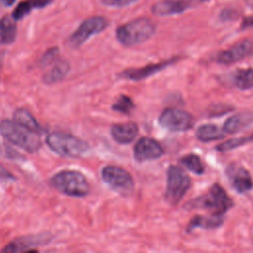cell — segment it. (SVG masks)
<instances>
[{
  "mask_svg": "<svg viewBox=\"0 0 253 253\" xmlns=\"http://www.w3.org/2000/svg\"><path fill=\"white\" fill-rule=\"evenodd\" d=\"M0 133L11 143L25 151L36 152L41 147V139L38 132L16 121H2L0 123Z\"/></svg>",
  "mask_w": 253,
  "mask_h": 253,
  "instance_id": "obj_1",
  "label": "cell"
},
{
  "mask_svg": "<svg viewBox=\"0 0 253 253\" xmlns=\"http://www.w3.org/2000/svg\"><path fill=\"white\" fill-rule=\"evenodd\" d=\"M155 32V25L148 18L140 17L125 23L116 31L117 40L126 46H131L147 41Z\"/></svg>",
  "mask_w": 253,
  "mask_h": 253,
  "instance_id": "obj_2",
  "label": "cell"
},
{
  "mask_svg": "<svg viewBox=\"0 0 253 253\" xmlns=\"http://www.w3.org/2000/svg\"><path fill=\"white\" fill-rule=\"evenodd\" d=\"M46 144L55 153L73 158L82 156L89 149L86 141L64 132H52L48 134L46 136Z\"/></svg>",
  "mask_w": 253,
  "mask_h": 253,
  "instance_id": "obj_3",
  "label": "cell"
},
{
  "mask_svg": "<svg viewBox=\"0 0 253 253\" xmlns=\"http://www.w3.org/2000/svg\"><path fill=\"white\" fill-rule=\"evenodd\" d=\"M50 182L59 192L71 197H84L90 190L85 176L74 170L60 171L51 178Z\"/></svg>",
  "mask_w": 253,
  "mask_h": 253,
  "instance_id": "obj_4",
  "label": "cell"
},
{
  "mask_svg": "<svg viewBox=\"0 0 253 253\" xmlns=\"http://www.w3.org/2000/svg\"><path fill=\"white\" fill-rule=\"evenodd\" d=\"M231 206L232 201L218 184L212 185L205 196L197 199L195 203L192 204V207L194 208L210 210L214 215L223 214L231 208Z\"/></svg>",
  "mask_w": 253,
  "mask_h": 253,
  "instance_id": "obj_5",
  "label": "cell"
},
{
  "mask_svg": "<svg viewBox=\"0 0 253 253\" xmlns=\"http://www.w3.org/2000/svg\"><path fill=\"white\" fill-rule=\"evenodd\" d=\"M109 25L107 18L103 16H92L85 19L78 28L68 38V44L73 47H78L88 41L94 35L104 31Z\"/></svg>",
  "mask_w": 253,
  "mask_h": 253,
  "instance_id": "obj_6",
  "label": "cell"
},
{
  "mask_svg": "<svg viewBox=\"0 0 253 253\" xmlns=\"http://www.w3.org/2000/svg\"><path fill=\"white\" fill-rule=\"evenodd\" d=\"M190 187L188 175L177 166H170L167 171V186L165 192L166 200L172 204H177L186 194Z\"/></svg>",
  "mask_w": 253,
  "mask_h": 253,
  "instance_id": "obj_7",
  "label": "cell"
},
{
  "mask_svg": "<svg viewBox=\"0 0 253 253\" xmlns=\"http://www.w3.org/2000/svg\"><path fill=\"white\" fill-rule=\"evenodd\" d=\"M159 123L168 130L185 131L193 126L194 120L193 117L184 110L168 108L160 115Z\"/></svg>",
  "mask_w": 253,
  "mask_h": 253,
  "instance_id": "obj_8",
  "label": "cell"
},
{
  "mask_svg": "<svg viewBox=\"0 0 253 253\" xmlns=\"http://www.w3.org/2000/svg\"><path fill=\"white\" fill-rule=\"evenodd\" d=\"M102 178L109 187L121 193H128L133 188V181L130 174L118 166L104 167Z\"/></svg>",
  "mask_w": 253,
  "mask_h": 253,
  "instance_id": "obj_9",
  "label": "cell"
},
{
  "mask_svg": "<svg viewBox=\"0 0 253 253\" xmlns=\"http://www.w3.org/2000/svg\"><path fill=\"white\" fill-rule=\"evenodd\" d=\"M163 154L161 145L151 137H141L134 145L133 155L134 158L139 161H148L159 158Z\"/></svg>",
  "mask_w": 253,
  "mask_h": 253,
  "instance_id": "obj_10",
  "label": "cell"
},
{
  "mask_svg": "<svg viewBox=\"0 0 253 253\" xmlns=\"http://www.w3.org/2000/svg\"><path fill=\"white\" fill-rule=\"evenodd\" d=\"M251 55H253V42L244 40L235 43L228 49L219 52L217 61L225 64L233 63Z\"/></svg>",
  "mask_w": 253,
  "mask_h": 253,
  "instance_id": "obj_11",
  "label": "cell"
},
{
  "mask_svg": "<svg viewBox=\"0 0 253 253\" xmlns=\"http://www.w3.org/2000/svg\"><path fill=\"white\" fill-rule=\"evenodd\" d=\"M227 176L231 181L233 188L240 193L249 191L253 186V181L249 172L242 166H230L227 170Z\"/></svg>",
  "mask_w": 253,
  "mask_h": 253,
  "instance_id": "obj_12",
  "label": "cell"
},
{
  "mask_svg": "<svg viewBox=\"0 0 253 253\" xmlns=\"http://www.w3.org/2000/svg\"><path fill=\"white\" fill-rule=\"evenodd\" d=\"M138 132L137 125L128 122L124 124H117L114 125L111 128V134L113 138L119 143H129L133 140Z\"/></svg>",
  "mask_w": 253,
  "mask_h": 253,
  "instance_id": "obj_13",
  "label": "cell"
},
{
  "mask_svg": "<svg viewBox=\"0 0 253 253\" xmlns=\"http://www.w3.org/2000/svg\"><path fill=\"white\" fill-rule=\"evenodd\" d=\"M189 6V3L186 0H161L156 2L151 10L152 13L159 16H167L178 14L186 10Z\"/></svg>",
  "mask_w": 253,
  "mask_h": 253,
  "instance_id": "obj_14",
  "label": "cell"
},
{
  "mask_svg": "<svg viewBox=\"0 0 253 253\" xmlns=\"http://www.w3.org/2000/svg\"><path fill=\"white\" fill-rule=\"evenodd\" d=\"M173 60H168V61H163V62H159L156 64H150V65H146L144 67L141 68H136V69H128L126 70L122 73V76L127 79H131V80H140L143 79L145 77H148L156 72H158L159 70L165 68L167 65H169Z\"/></svg>",
  "mask_w": 253,
  "mask_h": 253,
  "instance_id": "obj_15",
  "label": "cell"
},
{
  "mask_svg": "<svg viewBox=\"0 0 253 253\" xmlns=\"http://www.w3.org/2000/svg\"><path fill=\"white\" fill-rule=\"evenodd\" d=\"M17 36L16 20L9 15H5L0 19V43H12Z\"/></svg>",
  "mask_w": 253,
  "mask_h": 253,
  "instance_id": "obj_16",
  "label": "cell"
},
{
  "mask_svg": "<svg viewBox=\"0 0 253 253\" xmlns=\"http://www.w3.org/2000/svg\"><path fill=\"white\" fill-rule=\"evenodd\" d=\"M53 0H23L14 9L12 17L18 21L30 14L34 9H42L49 5Z\"/></svg>",
  "mask_w": 253,
  "mask_h": 253,
  "instance_id": "obj_17",
  "label": "cell"
},
{
  "mask_svg": "<svg viewBox=\"0 0 253 253\" xmlns=\"http://www.w3.org/2000/svg\"><path fill=\"white\" fill-rule=\"evenodd\" d=\"M253 121V116L249 113H241L230 117L223 126V130L227 133L240 131Z\"/></svg>",
  "mask_w": 253,
  "mask_h": 253,
  "instance_id": "obj_18",
  "label": "cell"
},
{
  "mask_svg": "<svg viewBox=\"0 0 253 253\" xmlns=\"http://www.w3.org/2000/svg\"><path fill=\"white\" fill-rule=\"evenodd\" d=\"M224 136L221 129L212 124H207L201 126L197 130V137L202 141L217 140Z\"/></svg>",
  "mask_w": 253,
  "mask_h": 253,
  "instance_id": "obj_19",
  "label": "cell"
},
{
  "mask_svg": "<svg viewBox=\"0 0 253 253\" xmlns=\"http://www.w3.org/2000/svg\"><path fill=\"white\" fill-rule=\"evenodd\" d=\"M14 121H16L17 123L27 126L28 128H30V129H32L34 131L39 132V131L42 130V127L38 124L36 119L26 109H22V108L17 109L14 112Z\"/></svg>",
  "mask_w": 253,
  "mask_h": 253,
  "instance_id": "obj_20",
  "label": "cell"
},
{
  "mask_svg": "<svg viewBox=\"0 0 253 253\" xmlns=\"http://www.w3.org/2000/svg\"><path fill=\"white\" fill-rule=\"evenodd\" d=\"M234 85L241 90H248L253 88V69H239L233 77Z\"/></svg>",
  "mask_w": 253,
  "mask_h": 253,
  "instance_id": "obj_21",
  "label": "cell"
},
{
  "mask_svg": "<svg viewBox=\"0 0 253 253\" xmlns=\"http://www.w3.org/2000/svg\"><path fill=\"white\" fill-rule=\"evenodd\" d=\"M68 69H69L68 62L66 61L59 62L56 65H54L51 68V70L43 76V80L46 83H54L62 79L65 76V74L68 72Z\"/></svg>",
  "mask_w": 253,
  "mask_h": 253,
  "instance_id": "obj_22",
  "label": "cell"
},
{
  "mask_svg": "<svg viewBox=\"0 0 253 253\" xmlns=\"http://www.w3.org/2000/svg\"><path fill=\"white\" fill-rule=\"evenodd\" d=\"M182 164H184L189 170L196 174H202L205 171L203 162L198 155L188 154L181 158Z\"/></svg>",
  "mask_w": 253,
  "mask_h": 253,
  "instance_id": "obj_23",
  "label": "cell"
},
{
  "mask_svg": "<svg viewBox=\"0 0 253 253\" xmlns=\"http://www.w3.org/2000/svg\"><path fill=\"white\" fill-rule=\"evenodd\" d=\"M134 105L131 99L126 95H121L117 102L113 105V110L123 114H128L133 109Z\"/></svg>",
  "mask_w": 253,
  "mask_h": 253,
  "instance_id": "obj_24",
  "label": "cell"
},
{
  "mask_svg": "<svg viewBox=\"0 0 253 253\" xmlns=\"http://www.w3.org/2000/svg\"><path fill=\"white\" fill-rule=\"evenodd\" d=\"M253 136H243V137H235V138H231L219 145L216 146V149H218L219 151H226V150H230L233 148H236L240 145H243L244 143H247L248 141L252 140Z\"/></svg>",
  "mask_w": 253,
  "mask_h": 253,
  "instance_id": "obj_25",
  "label": "cell"
},
{
  "mask_svg": "<svg viewBox=\"0 0 253 253\" xmlns=\"http://www.w3.org/2000/svg\"><path fill=\"white\" fill-rule=\"evenodd\" d=\"M220 219L218 218H206L202 216H196L194 219L191 220V225L189 226L190 228H194L196 226H201V227H215L220 224Z\"/></svg>",
  "mask_w": 253,
  "mask_h": 253,
  "instance_id": "obj_26",
  "label": "cell"
},
{
  "mask_svg": "<svg viewBox=\"0 0 253 253\" xmlns=\"http://www.w3.org/2000/svg\"><path fill=\"white\" fill-rule=\"evenodd\" d=\"M138 0H101L105 6L109 7H125L128 6Z\"/></svg>",
  "mask_w": 253,
  "mask_h": 253,
  "instance_id": "obj_27",
  "label": "cell"
},
{
  "mask_svg": "<svg viewBox=\"0 0 253 253\" xmlns=\"http://www.w3.org/2000/svg\"><path fill=\"white\" fill-rule=\"evenodd\" d=\"M15 0H0V5L2 6H10L13 4Z\"/></svg>",
  "mask_w": 253,
  "mask_h": 253,
  "instance_id": "obj_28",
  "label": "cell"
}]
</instances>
